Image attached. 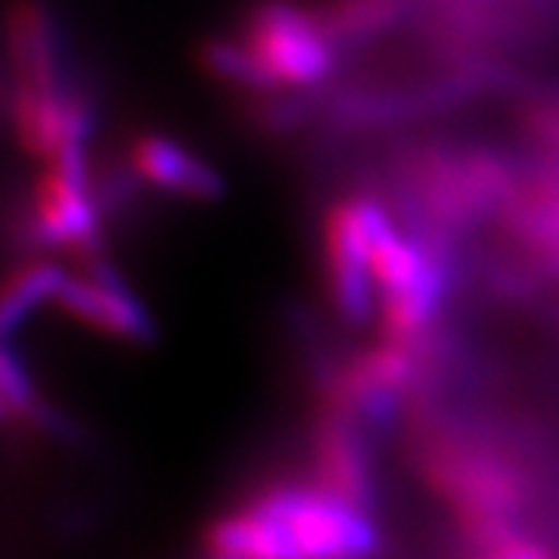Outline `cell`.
Returning a JSON list of instances; mask_svg holds the SVG:
<instances>
[{"label": "cell", "mask_w": 559, "mask_h": 559, "mask_svg": "<svg viewBox=\"0 0 559 559\" xmlns=\"http://www.w3.org/2000/svg\"><path fill=\"white\" fill-rule=\"evenodd\" d=\"M522 153L479 140L432 138L401 146L389 159V197L429 240L448 246L488 227L507 200Z\"/></svg>", "instance_id": "obj_1"}, {"label": "cell", "mask_w": 559, "mask_h": 559, "mask_svg": "<svg viewBox=\"0 0 559 559\" xmlns=\"http://www.w3.org/2000/svg\"><path fill=\"white\" fill-rule=\"evenodd\" d=\"M377 528L320 485H271L205 528L209 559H370Z\"/></svg>", "instance_id": "obj_2"}, {"label": "cell", "mask_w": 559, "mask_h": 559, "mask_svg": "<svg viewBox=\"0 0 559 559\" xmlns=\"http://www.w3.org/2000/svg\"><path fill=\"white\" fill-rule=\"evenodd\" d=\"M340 57L342 47L318 7L296 0H255L230 38H209L200 47L209 75L271 106L283 94L311 91L333 79Z\"/></svg>", "instance_id": "obj_3"}, {"label": "cell", "mask_w": 559, "mask_h": 559, "mask_svg": "<svg viewBox=\"0 0 559 559\" xmlns=\"http://www.w3.org/2000/svg\"><path fill=\"white\" fill-rule=\"evenodd\" d=\"M419 476L448 507L463 544L525 520V476L491 448L454 436H432L419 444Z\"/></svg>", "instance_id": "obj_4"}, {"label": "cell", "mask_w": 559, "mask_h": 559, "mask_svg": "<svg viewBox=\"0 0 559 559\" xmlns=\"http://www.w3.org/2000/svg\"><path fill=\"white\" fill-rule=\"evenodd\" d=\"M22 224L32 246L69 252L79 264H100V190L84 150L40 162Z\"/></svg>", "instance_id": "obj_5"}, {"label": "cell", "mask_w": 559, "mask_h": 559, "mask_svg": "<svg viewBox=\"0 0 559 559\" xmlns=\"http://www.w3.org/2000/svg\"><path fill=\"white\" fill-rule=\"evenodd\" d=\"M488 227L513 277L559 286V168L522 153L516 180Z\"/></svg>", "instance_id": "obj_6"}, {"label": "cell", "mask_w": 559, "mask_h": 559, "mask_svg": "<svg viewBox=\"0 0 559 559\" xmlns=\"http://www.w3.org/2000/svg\"><path fill=\"white\" fill-rule=\"evenodd\" d=\"M377 197L367 190L342 193L320 218V261L333 308L348 323L377 318V293L370 277V215Z\"/></svg>", "instance_id": "obj_7"}, {"label": "cell", "mask_w": 559, "mask_h": 559, "mask_svg": "<svg viewBox=\"0 0 559 559\" xmlns=\"http://www.w3.org/2000/svg\"><path fill=\"white\" fill-rule=\"evenodd\" d=\"M7 116L16 146L35 162L81 153L94 128L91 103L69 79L53 84H10Z\"/></svg>", "instance_id": "obj_8"}, {"label": "cell", "mask_w": 559, "mask_h": 559, "mask_svg": "<svg viewBox=\"0 0 559 559\" xmlns=\"http://www.w3.org/2000/svg\"><path fill=\"white\" fill-rule=\"evenodd\" d=\"M53 305L79 326L103 340L146 342L153 326L134 296L124 293L119 280L100 264H81L79 271H62Z\"/></svg>", "instance_id": "obj_9"}, {"label": "cell", "mask_w": 559, "mask_h": 559, "mask_svg": "<svg viewBox=\"0 0 559 559\" xmlns=\"http://www.w3.org/2000/svg\"><path fill=\"white\" fill-rule=\"evenodd\" d=\"M124 162L131 178L175 200H218L224 190L218 171L200 153L159 131H143L128 140Z\"/></svg>", "instance_id": "obj_10"}, {"label": "cell", "mask_w": 559, "mask_h": 559, "mask_svg": "<svg viewBox=\"0 0 559 559\" xmlns=\"http://www.w3.org/2000/svg\"><path fill=\"white\" fill-rule=\"evenodd\" d=\"M311 466L314 485L360 510L373 500V466L358 429V419L345 411L323 404L314 436H311Z\"/></svg>", "instance_id": "obj_11"}, {"label": "cell", "mask_w": 559, "mask_h": 559, "mask_svg": "<svg viewBox=\"0 0 559 559\" xmlns=\"http://www.w3.org/2000/svg\"><path fill=\"white\" fill-rule=\"evenodd\" d=\"M318 13L342 50H360L399 32L414 13V0H323Z\"/></svg>", "instance_id": "obj_12"}, {"label": "cell", "mask_w": 559, "mask_h": 559, "mask_svg": "<svg viewBox=\"0 0 559 559\" xmlns=\"http://www.w3.org/2000/svg\"><path fill=\"white\" fill-rule=\"evenodd\" d=\"M520 150L559 168V87H532L513 106Z\"/></svg>", "instance_id": "obj_13"}, {"label": "cell", "mask_w": 559, "mask_h": 559, "mask_svg": "<svg viewBox=\"0 0 559 559\" xmlns=\"http://www.w3.org/2000/svg\"><path fill=\"white\" fill-rule=\"evenodd\" d=\"M62 271L66 267L47 259L22 261L20 267L10 274L7 289H3V323H7V330H13L20 320L35 314L44 305H53Z\"/></svg>", "instance_id": "obj_14"}, {"label": "cell", "mask_w": 559, "mask_h": 559, "mask_svg": "<svg viewBox=\"0 0 559 559\" xmlns=\"http://www.w3.org/2000/svg\"><path fill=\"white\" fill-rule=\"evenodd\" d=\"M463 547H466V559H559L547 540L525 528V522L495 532L488 538L469 540Z\"/></svg>", "instance_id": "obj_15"}, {"label": "cell", "mask_w": 559, "mask_h": 559, "mask_svg": "<svg viewBox=\"0 0 559 559\" xmlns=\"http://www.w3.org/2000/svg\"><path fill=\"white\" fill-rule=\"evenodd\" d=\"M3 414L10 419H32L35 414V392H32V382L20 370L16 355L7 352L3 358Z\"/></svg>", "instance_id": "obj_16"}]
</instances>
